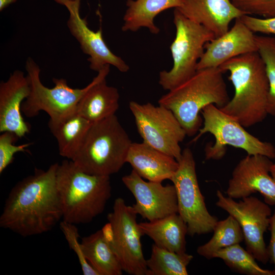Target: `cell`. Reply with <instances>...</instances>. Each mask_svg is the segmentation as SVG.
Listing matches in <instances>:
<instances>
[{
    "mask_svg": "<svg viewBox=\"0 0 275 275\" xmlns=\"http://www.w3.org/2000/svg\"><path fill=\"white\" fill-rule=\"evenodd\" d=\"M58 163L17 182L6 199L0 227L29 237L47 232L63 219L57 185Z\"/></svg>",
    "mask_w": 275,
    "mask_h": 275,
    "instance_id": "cell-1",
    "label": "cell"
},
{
    "mask_svg": "<svg viewBox=\"0 0 275 275\" xmlns=\"http://www.w3.org/2000/svg\"><path fill=\"white\" fill-rule=\"evenodd\" d=\"M230 72L234 88L233 98L219 108L244 127L263 121L267 116L269 84L264 64L258 52L232 58L218 67Z\"/></svg>",
    "mask_w": 275,
    "mask_h": 275,
    "instance_id": "cell-2",
    "label": "cell"
},
{
    "mask_svg": "<svg viewBox=\"0 0 275 275\" xmlns=\"http://www.w3.org/2000/svg\"><path fill=\"white\" fill-rule=\"evenodd\" d=\"M223 73L218 67L198 70L158 100L159 105L173 113L187 135H194L201 128L199 113L205 107L212 104L221 108L230 100Z\"/></svg>",
    "mask_w": 275,
    "mask_h": 275,
    "instance_id": "cell-3",
    "label": "cell"
},
{
    "mask_svg": "<svg viewBox=\"0 0 275 275\" xmlns=\"http://www.w3.org/2000/svg\"><path fill=\"white\" fill-rule=\"evenodd\" d=\"M57 185L62 220L75 225L89 223L101 214L112 194L109 176L87 173L71 160L59 163Z\"/></svg>",
    "mask_w": 275,
    "mask_h": 275,
    "instance_id": "cell-4",
    "label": "cell"
},
{
    "mask_svg": "<svg viewBox=\"0 0 275 275\" xmlns=\"http://www.w3.org/2000/svg\"><path fill=\"white\" fill-rule=\"evenodd\" d=\"M131 143L115 115L92 124L71 160L87 173L110 176L126 162Z\"/></svg>",
    "mask_w": 275,
    "mask_h": 275,
    "instance_id": "cell-5",
    "label": "cell"
},
{
    "mask_svg": "<svg viewBox=\"0 0 275 275\" xmlns=\"http://www.w3.org/2000/svg\"><path fill=\"white\" fill-rule=\"evenodd\" d=\"M173 22L176 36L170 46L173 66L169 71H160L159 75V85L169 91L195 74L205 44L215 38L213 32L189 19L176 8Z\"/></svg>",
    "mask_w": 275,
    "mask_h": 275,
    "instance_id": "cell-6",
    "label": "cell"
},
{
    "mask_svg": "<svg viewBox=\"0 0 275 275\" xmlns=\"http://www.w3.org/2000/svg\"><path fill=\"white\" fill-rule=\"evenodd\" d=\"M203 126L192 140L196 142L202 135L209 133L215 143L205 148L206 160H219L226 152L228 145L241 149L248 155H262L270 159L275 158V147L270 143L260 140L248 132L235 118L225 113L214 104H209L201 112Z\"/></svg>",
    "mask_w": 275,
    "mask_h": 275,
    "instance_id": "cell-7",
    "label": "cell"
},
{
    "mask_svg": "<svg viewBox=\"0 0 275 275\" xmlns=\"http://www.w3.org/2000/svg\"><path fill=\"white\" fill-rule=\"evenodd\" d=\"M137 214L122 198L115 199L108 223L101 230L116 254L124 271L132 275H146L147 267L142 250L144 235L136 222Z\"/></svg>",
    "mask_w": 275,
    "mask_h": 275,
    "instance_id": "cell-8",
    "label": "cell"
},
{
    "mask_svg": "<svg viewBox=\"0 0 275 275\" xmlns=\"http://www.w3.org/2000/svg\"><path fill=\"white\" fill-rule=\"evenodd\" d=\"M30 93L21 105V112L32 118L44 111L50 120H58L76 112L77 105L93 84V79L84 88H72L64 78H53L54 87L49 88L41 82L39 66L31 58L26 61Z\"/></svg>",
    "mask_w": 275,
    "mask_h": 275,
    "instance_id": "cell-9",
    "label": "cell"
},
{
    "mask_svg": "<svg viewBox=\"0 0 275 275\" xmlns=\"http://www.w3.org/2000/svg\"><path fill=\"white\" fill-rule=\"evenodd\" d=\"M178 161V168L170 180L176 189L178 213L187 225V234L193 237L212 232L218 219L209 213L206 206L191 150L184 149Z\"/></svg>",
    "mask_w": 275,
    "mask_h": 275,
    "instance_id": "cell-10",
    "label": "cell"
},
{
    "mask_svg": "<svg viewBox=\"0 0 275 275\" xmlns=\"http://www.w3.org/2000/svg\"><path fill=\"white\" fill-rule=\"evenodd\" d=\"M129 107L143 142L178 161L182 152L180 143L187 134L173 113L149 102L132 101Z\"/></svg>",
    "mask_w": 275,
    "mask_h": 275,
    "instance_id": "cell-11",
    "label": "cell"
},
{
    "mask_svg": "<svg viewBox=\"0 0 275 275\" xmlns=\"http://www.w3.org/2000/svg\"><path fill=\"white\" fill-rule=\"evenodd\" d=\"M215 204L234 217L243 232L246 250L256 260L266 264L269 260L264 234L269 228L271 210L269 205L250 196L238 202L217 190Z\"/></svg>",
    "mask_w": 275,
    "mask_h": 275,
    "instance_id": "cell-12",
    "label": "cell"
},
{
    "mask_svg": "<svg viewBox=\"0 0 275 275\" xmlns=\"http://www.w3.org/2000/svg\"><path fill=\"white\" fill-rule=\"evenodd\" d=\"M262 155H248L236 166L226 191L228 197L241 199L259 193L264 202L275 205V181L270 174L273 162Z\"/></svg>",
    "mask_w": 275,
    "mask_h": 275,
    "instance_id": "cell-13",
    "label": "cell"
},
{
    "mask_svg": "<svg viewBox=\"0 0 275 275\" xmlns=\"http://www.w3.org/2000/svg\"><path fill=\"white\" fill-rule=\"evenodd\" d=\"M122 181L132 193L135 203L132 207L137 214L149 221L178 213V203L174 185L146 181L133 170Z\"/></svg>",
    "mask_w": 275,
    "mask_h": 275,
    "instance_id": "cell-14",
    "label": "cell"
},
{
    "mask_svg": "<svg viewBox=\"0 0 275 275\" xmlns=\"http://www.w3.org/2000/svg\"><path fill=\"white\" fill-rule=\"evenodd\" d=\"M80 0H74L66 6L69 12L68 28L78 42L82 51L89 56L90 68L99 72L105 65H113L122 72H126L128 65L113 53L106 45L101 29L97 32L89 29L87 21L79 14Z\"/></svg>",
    "mask_w": 275,
    "mask_h": 275,
    "instance_id": "cell-15",
    "label": "cell"
},
{
    "mask_svg": "<svg viewBox=\"0 0 275 275\" xmlns=\"http://www.w3.org/2000/svg\"><path fill=\"white\" fill-rule=\"evenodd\" d=\"M253 52H257L255 35L239 17L227 32L205 44L197 69L219 67L232 58Z\"/></svg>",
    "mask_w": 275,
    "mask_h": 275,
    "instance_id": "cell-16",
    "label": "cell"
},
{
    "mask_svg": "<svg viewBox=\"0 0 275 275\" xmlns=\"http://www.w3.org/2000/svg\"><path fill=\"white\" fill-rule=\"evenodd\" d=\"M30 93L28 77L20 70L14 71L0 84V132L10 131L19 138L29 133L30 125L21 115V105Z\"/></svg>",
    "mask_w": 275,
    "mask_h": 275,
    "instance_id": "cell-17",
    "label": "cell"
},
{
    "mask_svg": "<svg viewBox=\"0 0 275 275\" xmlns=\"http://www.w3.org/2000/svg\"><path fill=\"white\" fill-rule=\"evenodd\" d=\"M177 9L189 19L202 25L217 38L227 32L230 22L245 14L231 0H182Z\"/></svg>",
    "mask_w": 275,
    "mask_h": 275,
    "instance_id": "cell-18",
    "label": "cell"
},
{
    "mask_svg": "<svg viewBox=\"0 0 275 275\" xmlns=\"http://www.w3.org/2000/svg\"><path fill=\"white\" fill-rule=\"evenodd\" d=\"M109 66L106 65L98 72L77 105L76 112L92 123L115 115L119 108L118 90L106 82Z\"/></svg>",
    "mask_w": 275,
    "mask_h": 275,
    "instance_id": "cell-19",
    "label": "cell"
},
{
    "mask_svg": "<svg viewBox=\"0 0 275 275\" xmlns=\"http://www.w3.org/2000/svg\"><path fill=\"white\" fill-rule=\"evenodd\" d=\"M126 162L143 178L159 182L171 180L179 167L175 158L143 142H132Z\"/></svg>",
    "mask_w": 275,
    "mask_h": 275,
    "instance_id": "cell-20",
    "label": "cell"
},
{
    "mask_svg": "<svg viewBox=\"0 0 275 275\" xmlns=\"http://www.w3.org/2000/svg\"><path fill=\"white\" fill-rule=\"evenodd\" d=\"M139 225L144 235L152 239L155 244L178 254L186 253L187 226L178 213Z\"/></svg>",
    "mask_w": 275,
    "mask_h": 275,
    "instance_id": "cell-21",
    "label": "cell"
},
{
    "mask_svg": "<svg viewBox=\"0 0 275 275\" xmlns=\"http://www.w3.org/2000/svg\"><path fill=\"white\" fill-rule=\"evenodd\" d=\"M92 123L76 112L48 125L57 141L59 154L71 160L80 148Z\"/></svg>",
    "mask_w": 275,
    "mask_h": 275,
    "instance_id": "cell-22",
    "label": "cell"
},
{
    "mask_svg": "<svg viewBox=\"0 0 275 275\" xmlns=\"http://www.w3.org/2000/svg\"><path fill=\"white\" fill-rule=\"evenodd\" d=\"M182 4V0H127L122 30L136 32L146 28L151 33L157 34L160 30L154 24L155 17L167 9L178 8Z\"/></svg>",
    "mask_w": 275,
    "mask_h": 275,
    "instance_id": "cell-23",
    "label": "cell"
},
{
    "mask_svg": "<svg viewBox=\"0 0 275 275\" xmlns=\"http://www.w3.org/2000/svg\"><path fill=\"white\" fill-rule=\"evenodd\" d=\"M81 245L85 256L99 275H121L120 262L101 230L82 238Z\"/></svg>",
    "mask_w": 275,
    "mask_h": 275,
    "instance_id": "cell-24",
    "label": "cell"
},
{
    "mask_svg": "<svg viewBox=\"0 0 275 275\" xmlns=\"http://www.w3.org/2000/svg\"><path fill=\"white\" fill-rule=\"evenodd\" d=\"M193 259L186 253L178 254L154 243L151 256L146 260V275H187V267Z\"/></svg>",
    "mask_w": 275,
    "mask_h": 275,
    "instance_id": "cell-25",
    "label": "cell"
},
{
    "mask_svg": "<svg viewBox=\"0 0 275 275\" xmlns=\"http://www.w3.org/2000/svg\"><path fill=\"white\" fill-rule=\"evenodd\" d=\"M211 238L206 243L198 246L197 253L207 259L213 258L217 251L234 244H239L244 240L241 228L232 216L217 221L213 230Z\"/></svg>",
    "mask_w": 275,
    "mask_h": 275,
    "instance_id": "cell-26",
    "label": "cell"
},
{
    "mask_svg": "<svg viewBox=\"0 0 275 275\" xmlns=\"http://www.w3.org/2000/svg\"><path fill=\"white\" fill-rule=\"evenodd\" d=\"M223 260L232 270L247 275H275L273 271L261 268L256 259L239 244L222 249L213 256Z\"/></svg>",
    "mask_w": 275,
    "mask_h": 275,
    "instance_id": "cell-27",
    "label": "cell"
},
{
    "mask_svg": "<svg viewBox=\"0 0 275 275\" xmlns=\"http://www.w3.org/2000/svg\"><path fill=\"white\" fill-rule=\"evenodd\" d=\"M257 52L262 59L269 84L268 115L275 116V37L255 35Z\"/></svg>",
    "mask_w": 275,
    "mask_h": 275,
    "instance_id": "cell-28",
    "label": "cell"
},
{
    "mask_svg": "<svg viewBox=\"0 0 275 275\" xmlns=\"http://www.w3.org/2000/svg\"><path fill=\"white\" fill-rule=\"evenodd\" d=\"M70 248L76 254L84 275H99L86 259L78 239L80 235L75 224L62 220L59 223Z\"/></svg>",
    "mask_w": 275,
    "mask_h": 275,
    "instance_id": "cell-29",
    "label": "cell"
},
{
    "mask_svg": "<svg viewBox=\"0 0 275 275\" xmlns=\"http://www.w3.org/2000/svg\"><path fill=\"white\" fill-rule=\"evenodd\" d=\"M19 138L14 132L5 131L0 135V174L14 160V155L17 152L26 151L31 143L19 145L14 144Z\"/></svg>",
    "mask_w": 275,
    "mask_h": 275,
    "instance_id": "cell-30",
    "label": "cell"
},
{
    "mask_svg": "<svg viewBox=\"0 0 275 275\" xmlns=\"http://www.w3.org/2000/svg\"><path fill=\"white\" fill-rule=\"evenodd\" d=\"M235 7L246 15L267 18L275 16V0H231Z\"/></svg>",
    "mask_w": 275,
    "mask_h": 275,
    "instance_id": "cell-31",
    "label": "cell"
},
{
    "mask_svg": "<svg viewBox=\"0 0 275 275\" xmlns=\"http://www.w3.org/2000/svg\"><path fill=\"white\" fill-rule=\"evenodd\" d=\"M240 18L254 33L275 35V16L267 18H258L244 14Z\"/></svg>",
    "mask_w": 275,
    "mask_h": 275,
    "instance_id": "cell-32",
    "label": "cell"
},
{
    "mask_svg": "<svg viewBox=\"0 0 275 275\" xmlns=\"http://www.w3.org/2000/svg\"><path fill=\"white\" fill-rule=\"evenodd\" d=\"M269 229L270 231L271 237L267 250L269 260L274 265L273 271L275 274V209L270 218Z\"/></svg>",
    "mask_w": 275,
    "mask_h": 275,
    "instance_id": "cell-33",
    "label": "cell"
},
{
    "mask_svg": "<svg viewBox=\"0 0 275 275\" xmlns=\"http://www.w3.org/2000/svg\"><path fill=\"white\" fill-rule=\"evenodd\" d=\"M17 0H0V10L2 11L10 4L13 3Z\"/></svg>",
    "mask_w": 275,
    "mask_h": 275,
    "instance_id": "cell-34",
    "label": "cell"
},
{
    "mask_svg": "<svg viewBox=\"0 0 275 275\" xmlns=\"http://www.w3.org/2000/svg\"><path fill=\"white\" fill-rule=\"evenodd\" d=\"M57 3L65 6V7L67 6L70 3L73 2L74 0H54Z\"/></svg>",
    "mask_w": 275,
    "mask_h": 275,
    "instance_id": "cell-35",
    "label": "cell"
},
{
    "mask_svg": "<svg viewBox=\"0 0 275 275\" xmlns=\"http://www.w3.org/2000/svg\"><path fill=\"white\" fill-rule=\"evenodd\" d=\"M270 174L275 181V163H273L271 167Z\"/></svg>",
    "mask_w": 275,
    "mask_h": 275,
    "instance_id": "cell-36",
    "label": "cell"
}]
</instances>
